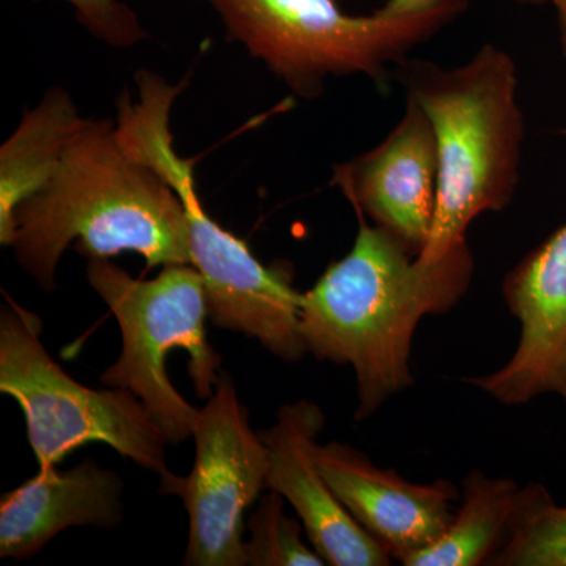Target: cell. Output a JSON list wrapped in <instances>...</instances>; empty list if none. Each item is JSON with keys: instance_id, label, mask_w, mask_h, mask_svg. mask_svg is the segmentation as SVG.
Returning a JSON list of instances; mask_svg holds the SVG:
<instances>
[{"instance_id": "obj_2", "label": "cell", "mask_w": 566, "mask_h": 566, "mask_svg": "<svg viewBox=\"0 0 566 566\" xmlns=\"http://www.w3.org/2000/svg\"><path fill=\"white\" fill-rule=\"evenodd\" d=\"M74 241L88 260L129 251L147 268L191 264L181 200L122 147L112 118H87L52 180L14 212L17 262L46 292Z\"/></svg>"}, {"instance_id": "obj_7", "label": "cell", "mask_w": 566, "mask_h": 566, "mask_svg": "<svg viewBox=\"0 0 566 566\" xmlns=\"http://www.w3.org/2000/svg\"><path fill=\"white\" fill-rule=\"evenodd\" d=\"M144 159L185 208L191 264L202 274L211 323L255 338L285 363L301 360L303 293L294 289L292 271L264 266L244 241L212 221L193 182V159H181L172 139L153 142Z\"/></svg>"}, {"instance_id": "obj_13", "label": "cell", "mask_w": 566, "mask_h": 566, "mask_svg": "<svg viewBox=\"0 0 566 566\" xmlns=\"http://www.w3.org/2000/svg\"><path fill=\"white\" fill-rule=\"evenodd\" d=\"M122 491L120 476L92 458L69 471L40 469L2 495L0 557L25 560L65 528L120 526Z\"/></svg>"}, {"instance_id": "obj_8", "label": "cell", "mask_w": 566, "mask_h": 566, "mask_svg": "<svg viewBox=\"0 0 566 566\" xmlns=\"http://www.w3.org/2000/svg\"><path fill=\"white\" fill-rule=\"evenodd\" d=\"M196 461L191 474L161 476L159 493L178 495L189 515L182 564L244 566V515L268 488V450L249 423L229 375H219L214 394L193 423Z\"/></svg>"}, {"instance_id": "obj_12", "label": "cell", "mask_w": 566, "mask_h": 566, "mask_svg": "<svg viewBox=\"0 0 566 566\" xmlns=\"http://www.w3.org/2000/svg\"><path fill=\"white\" fill-rule=\"evenodd\" d=\"M316 464L349 515L401 565L438 542L455 516L452 482L411 483L353 447H316Z\"/></svg>"}, {"instance_id": "obj_4", "label": "cell", "mask_w": 566, "mask_h": 566, "mask_svg": "<svg viewBox=\"0 0 566 566\" xmlns=\"http://www.w3.org/2000/svg\"><path fill=\"white\" fill-rule=\"evenodd\" d=\"M221 18L227 39L243 44L304 99L323 95L331 76L363 74L387 92L395 70L452 25L468 0H385L349 14L337 0H202Z\"/></svg>"}, {"instance_id": "obj_17", "label": "cell", "mask_w": 566, "mask_h": 566, "mask_svg": "<svg viewBox=\"0 0 566 566\" xmlns=\"http://www.w3.org/2000/svg\"><path fill=\"white\" fill-rule=\"evenodd\" d=\"M285 499L271 491L249 516L245 558L252 566H322L324 560L303 538L301 521L285 515Z\"/></svg>"}, {"instance_id": "obj_18", "label": "cell", "mask_w": 566, "mask_h": 566, "mask_svg": "<svg viewBox=\"0 0 566 566\" xmlns=\"http://www.w3.org/2000/svg\"><path fill=\"white\" fill-rule=\"evenodd\" d=\"M76 10L82 28L114 48H129L147 39L139 18L122 0H65Z\"/></svg>"}, {"instance_id": "obj_9", "label": "cell", "mask_w": 566, "mask_h": 566, "mask_svg": "<svg viewBox=\"0 0 566 566\" xmlns=\"http://www.w3.org/2000/svg\"><path fill=\"white\" fill-rule=\"evenodd\" d=\"M502 293L521 326L515 353L465 381L506 406L546 394L566 400V222L510 270Z\"/></svg>"}, {"instance_id": "obj_11", "label": "cell", "mask_w": 566, "mask_h": 566, "mask_svg": "<svg viewBox=\"0 0 566 566\" xmlns=\"http://www.w3.org/2000/svg\"><path fill=\"white\" fill-rule=\"evenodd\" d=\"M324 412L312 401L282 406L262 434L268 450V488L293 506L311 545L333 566H387L394 558L349 515L316 464Z\"/></svg>"}, {"instance_id": "obj_3", "label": "cell", "mask_w": 566, "mask_h": 566, "mask_svg": "<svg viewBox=\"0 0 566 566\" xmlns=\"http://www.w3.org/2000/svg\"><path fill=\"white\" fill-rule=\"evenodd\" d=\"M395 80L427 115L438 145L434 221L419 255L433 263L465 241L476 218L505 210L515 197L526 137L516 63L510 52L483 44L455 69L408 59Z\"/></svg>"}, {"instance_id": "obj_16", "label": "cell", "mask_w": 566, "mask_h": 566, "mask_svg": "<svg viewBox=\"0 0 566 566\" xmlns=\"http://www.w3.org/2000/svg\"><path fill=\"white\" fill-rule=\"evenodd\" d=\"M490 565L566 566V506L542 483L520 486L505 545Z\"/></svg>"}, {"instance_id": "obj_14", "label": "cell", "mask_w": 566, "mask_h": 566, "mask_svg": "<svg viewBox=\"0 0 566 566\" xmlns=\"http://www.w3.org/2000/svg\"><path fill=\"white\" fill-rule=\"evenodd\" d=\"M87 118L61 87L44 93L33 109L25 112L17 132L0 150V244L11 248L14 212L40 192L57 172L66 148Z\"/></svg>"}, {"instance_id": "obj_6", "label": "cell", "mask_w": 566, "mask_h": 566, "mask_svg": "<svg viewBox=\"0 0 566 566\" xmlns=\"http://www.w3.org/2000/svg\"><path fill=\"white\" fill-rule=\"evenodd\" d=\"M0 315V392L18 401L29 444L40 469L74 450L103 442L159 476L166 464V434L147 406L126 389L96 390L71 378L40 340L39 316L7 301Z\"/></svg>"}, {"instance_id": "obj_1", "label": "cell", "mask_w": 566, "mask_h": 566, "mask_svg": "<svg viewBox=\"0 0 566 566\" xmlns=\"http://www.w3.org/2000/svg\"><path fill=\"white\" fill-rule=\"evenodd\" d=\"M356 216L352 251L303 293L301 335L315 359L352 365L354 419L363 422L412 386L417 326L423 316L446 314L463 300L475 262L465 241L438 262H423L394 234Z\"/></svg>"}, {"instance_id": "obj_5", "label": "cell", "mask_w": 566, "mask_h": 566, "mask_svg": "<svg viewBox=\"0 0 566 566\" xmlns=\"http://www.w3.org/2000/svg\"><path fill=\"white\" fill-rule=\"evenodd\" d=\"M87 279L122 331L120 356L102 375L103 385L136 395L169 444L192 438L199 409L175 389L166 360L174 349L186 352L193 390L210 400L221 356L208 342L202 274L192 264H167L151 281H140L109 259H92Z\"/></svg>"}, {"instance_id": "obj_15", "label": "cell", "mask_w": 566, "mask_h": 566, "mask_svg": "<svg viewBox=\"0 0 566 566\" xmlns=\"http://www.w3.org/2000/svg\"><path fill=\"white\" fill-rule=\"evenodd\" d=\"M517 491L515 480L469 472L461 488L460 509L444 535L406 566L490 565L509 536Z\"/></svg>"}, {"instance_id": "obj_19", "label": "cell", "mask_w": 566, "mask_h": 566, "mask_svg": "<svg viewBox=\"0 0 566 566\" xmlns=\"http://www.w3.org/2000/svg\"><path fill=\"white\" fill-rule=\"evenodd\" d=\"M523 6H551L556 10L558 24V43L562 55L566 59V0H515Z\"/></svg>"}, {"instance_id": "obj_10", "label": "cell", "mask_w": 566, "mask_h": 566, "mask_svg": "<svg viewBox=\"0 0 566 566\" xmlns=\"http://www.w3.org/2000/svg\"><path fill=\"white\" fill-rule=\"evenodd\" d=\"M333 182L368 222L419 256L433 227L439 156L433 126L412 99L401 120L371 150L333 167Z\"/></svg>"}]
</instances>
